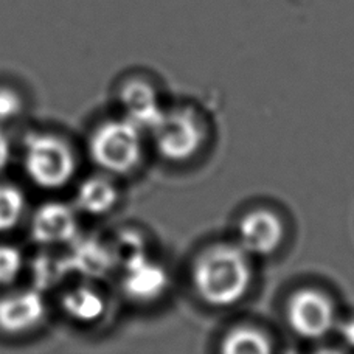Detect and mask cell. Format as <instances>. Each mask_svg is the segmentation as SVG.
I'll list each match as a JSON object with an SVG mask.
<instances>
[{"label":"cell","mask_w":354,"mask_h":354,"mask_svg":"<svg viewBox=\"0 0 354 354\" xmlns=\"http://www.w3.org/2000/svg\"><path fill=\"white\" fill-rule=\"evenodd\" d=\"M193 280L198 294L210 305H235L248 294L252 281L249 255L239 245H216L196 263Z\"/></svg>","instance_id":"6da1fadb"},{"label":"cell","mask_w":354,"mask_h":354,"mask_svg":"<svg viewBox=\"0 0 354 354\" xmlns=\"http://www.w3.org/2000/svg\"><path fill=\"white\" fill-rule=\"evenodd\" d=\"M77 233V216L71 207L61 202H48L37 208L31 219V235L42 244L71 241Z\"/></svg>","instance_id":"9c48e42d"},{"label":"cell","mask_w":354,"mask_h":354,"mask_svg":"<svg viewBox=\"0 0 354 354\" xmlns=\"http://www.w3.org/2000/svg\"><path fill=\"white\" fill-rule=\"evenodd\" d=\"M24 167L35 185L44 189H58L72 180L77 159L72 148L62 138L36 134L27 140Z\"/></svg>","instance_id":"3957f363"},{"label":"cell","mask_w":354,"mask_h":354,"mask_svg":"<svg viewBox=\"0 0 354 354\" xmlns=\"http://www.w3.org/2000/svg\"><path fill=\"white\" fill-rule=\"evenodd\" d=\"M118 198L117 188L106 177H92L81 183L77 193V202L81 210L88 214H104L115 205Z\"/></svg>","instance_id":"8fae6325"},{"label":"cell","mask_w":354,"mask_h":354,"mask_svg":"<svg viewBox=\"0 0 354 354\" xmlns=\"http://www.w3.org/2000/svg\"><path fill=\"white\" fill-rule=\"evenodd\" d=\"M284 229L280 218L268 210L252 212L241 219L238 229L239 248L248 255L266 257L280 248Z\"/></svg>","instance_id":"52a82bcc"},{"label":"cell","mask_w":354,"mask_h":354,"mask_svg":"<svg viewBox=\"0 0 354 354\" xmlns=\"http://www.w3.org/2000/svg\"><path fill=\"white\" fill-rule=\"evenodd\" d=\"M24 268L21 250L12 245L0 244V284H10L16 280Z\"/></svg>","instance_id":"9a60e30c"},{"label":"cell","mask_w":354,"mask_h":354,"mask_svg":"<svg viewBox=\"0 0 354 354\" xmlns=\"http://www.w3.org/2000/svg\"><path fill=\"white\" fill-rule=\"evenodd\" d=\"M151 132L159 154L173 162L193 157L202 143V129L198 118L187 109H165Z\"/></svg>","instance_id":"277c9868"},{"label":"cell","mask_w":354,"mask_h":354,"mask_svg":"<svg viewBox=\"0 0 354 354\" xmlns=\"http://www.w3.org/2000/svg\"><path fill=\"white\" fill-rule=\"evenodd\" d=\"M46 313V301L36 290L0 297V331L6 334L33 331L41 325Z\"/></svg>","instance_id":"ba28073f"},{"label":"cell","mask_w":354,"mask_h":354,"mask_svg":"<svg viewBox=\"0 0 354 354\" xmlns=\"http://www.w3.org/2000/svg\"><path fill=\"white\" fill-rule=\"evenodd\" d=\"M221 354H274V348L261 331L241 326L229 333Z\"/></svg>","instance_id":"4fadbf2b"},{"label":"cell","mask_w":354,"mask_h":354,"mask_svg":"<svg viewBox=\"0 0 354 354\" xmlns=\"http://www.w3.org/2000/svg\"><path fill=\"white\" fill-rule=\"evenodd\" d=\"M62 308L73 320L81 324H92L104 314L106 303L97 290L81 286L66 294L62 299Z\"/></svg>","instance_id":"7c38bea8"},{"label":"cell","mask_w":354,"mask_h":354,"mask_svg":"<svg viewBox=\"0 0 354 354\" xmlns=\"http://www.w3.org/2000/svg\"><path fill=\"white\" fill-rule=\"evenodd\" d=\"M123 286L126 292L134 299L149 301L165 292L168 277L160 264L147 260L143 255H138L126 263Z\"/></svg>","instance_id":"30bf717a"},{"label":"cell","mask_w":354,"mask_h":354,"mask_svg":"<svg viewBox=\"0 0 354 354\" xmlns=\"http://www.w3.org/2000/svg\"><path fill=\"white\" fill-rule=\"evenodd\" d=\"M142 129L124 117L111 120L93 132L92 159L111 174H128L142 159Z\"/></svg>","instance_id":"7a4b0ae2"},{"label":"cell","mask_w":354,"mask_h":354,"mask_svg":"<svg viewBox=\"0 0 354 354\" xmlns=\"http://www.w3.org/2000/svg\"><path fill=\"white\" fill-rule=\"evenodd\" d=\"M25 212V196L15 185H0V232H8L19 224Z\"/></svg>","instance_id":"5bb4252c"},{"label":"cell","mask_w":354,"mask_h":354,"mask_svg":"<svg viewBox=\"0 0 354 354\" xmlns=\"http://www.w3.org/2000/svg\"><path fill=\"white\" fill-rule=\"evenodd\" d=\"M288 320L292 330L301 337L319 339L333 330L336 313L326 295L319 290L305 289L289 301Z\"/></svg>","instance_id":"5b68a950"},{"label":"cell","mask_w":354,"mask_h":354,"mask_svg":"<svg viewBox=\"0 0 354 354\" xmlns=\"http://www.w3.org/2000/svg\"><path fill=\"white\" fill-rule=\"evenodd\" d=\"M118 97L124 118L142 131L153 129L165 112L159 91L140 73L131 75L124 80Z\"/></svg>","instance_id":"8992f818"},{"label":"cell","mask_w":354,"mask_h":354,"mask_svg":"<svg viewBox=\"0 0 354 354\" xmlns=\"http://www.w3.org/2000/svg\"><path fill=\"white\" fill-rule=\"evenodd\" d=\"M24 101L15 88L0 87V123L10 122L22 112Z\"/></svg>","instance_id":"2e32d148"},{"label":"cell","mask_w":354,"mask_h":354,"mask_svg":"<svg viewBox=\"0 0 354 354\" xmlns=\"http://www.w3.org/2000/svg\"><path fill=\"white\" fill-rule=\"evenodd\" d=\"M11 159V143L10 138L6 137L2 131H0V171L8 167Z\"/></svg>","instance_id":"e0dca14e"},{"label":"cell","mask_w":354,"mask_h":354,"mask_svg":"<svg viewBox=\"0 0 354 354\" xmlns=\"http://www.w3.org/2000/svg\"><path fill=\"white\" fill-rule=\"evenodd\" d=\"M314 354H344V353H340V351L334 350V348H322L319 351H315Z\"/></svg>","instance_id":"ac0fdd59"}]
</instances>
